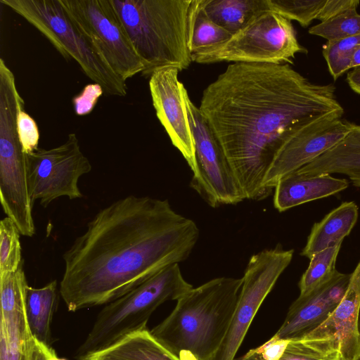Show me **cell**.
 I'll return each instance as SVG.
<instances>
[{
    "label": "cell",
    "instance_id": "38",
    "mask_svg": "<svg viewBox=\"0 0 360 360\" xmlns=\"http://www.w3.org/2000/svg\"><path fill=\"white\" fill-rule=\"evenodd\" d=\"M356 360H360V357H359L358 359H356Z\"/></svg>",
    "mask_w": 360,
    "mask_h": 360
},
{
    "label": "cell",
    "instance_id": "8",
    "mask_svg": "<svg viewBox=\"0 0 360 360\" xmlns=\"http://www.w3.org/2000/svg\"><path fill=\"white\" fill-rule=\"evenodd\" d=\"M307 53L299 43L291 21L269 10L226 41L192 54V60L202 64L227 61L290 65L296 54Z\"/></svg>",
    "mask_w": 360,
    "mask_h": 360
},
{
    "label": "cell",
    "instance_id": "25",
    "mask_svg": "<svg viewBox=\"0 0 360 360\" xmlns=\"http://www.w3.org/2000/svg\"><path fill=\"white\" fill-rule=\"evenodd\" d=\"M280 360H341L340 345L334 339L305 336L290 340Z\"/></svg>",
    "mask_w": 360,
    "mask_h": 360
},
{
    "label": "cell",
    "instance_id": "30",
    "mask_svg": "<svg viewBox=\"0 0 360 360\" xmlns=\"http://www.w3.org/2000/svg\"><path fill=\"white\" fill-rule=\"evenodd\" d=\"M312 35L321 37L328 41L360 35V14L351 9L328 20L322 22L309 30Z\"/></svg>",
    "mask_w": 360,
    "mask_h": 360
},
{
    "label": "cell",
    "instance_id": "13",
    "mask_svg": "<svg viewBox=\"0 0 360 360\" xmlns=\"http://www.w3.org/2000/svg\"><path fill=\"white\" fill-rule=\"evenodd\" d=\"M349 131L350 122L338 115L293 129L275 154L264 186L271 193L281 178L311 162L341 141Z\"/></svg>",
    "mask_w": 360,
    "mask_h": 360
},
{
    "label": "cell",
    "instance_id": "15",
    "mask_svg": "<svg viewBox=\"0 0 360 360\" xmlns=\"http://www.w3.org/2000/svg\"><path fill=\"white\" fill-rule=\"evenodd\" d=\"M28 285L22 264L0 274V360H30L34 337L26 316Z\"/></svg>",
    "mask_w": 360,
    "mask_h": 360
},
{
    "label": "cell",
    "instance_id": "21",
    "mask_svg": "<svg viewBox=\"0 0 360 360\" xmlns=\"http://www.w3.org/2000/svg\"><path fill=\"white\" fill-rule=\"evenodd\" d=\"M79 360H178L147 328L132 333L116 343Z\"/></svg>",
    "mask_w": 360,
    "mask_h": 360
},
{
    "label": "cell",
    "instance_id": "35",
    "mask_svg": "<svg viewBox=\"0 0 360 360\" xmlns=\"http://www.w3.org/2000/svg\"><path fill=\"white\" fill-rule=\"evenodd\" d=\"M346 81L350 89L360 95V66L347 73Z\"/></svg>",
    "mask_w": 360,
    "mask_h": 360
},
{
    "label": "cell",
    "instance_id": "22",
    "mask_svg": "<svg viewBox=\"0 0 360 360\" xmlns=\"http://www.w3.org/2000/svg\"><path fill=\"white\" fill-rule=\"evenodd\" d=\"M57 301L56 280L41 288L27 287L25 307L30 331L34 338L48 345L51 343V326Z\"/></svg>",
    "mask_w": 360,
    "mask_h": 360
},
{
    "label": "cell",
    "instance_id": "11",
    "mask_svg": "<svg viewBox=\"0 0 360 360\" xmlns=\"http://www.w3.org/2000/svg\"><path fill=\"white\" fill-rule=\"evenodd\" d=\"M25 164L31 200L33 204L39 200L44 207L62 196L70 200L82 198L79 179L91 171V165L74 133L68 134L59 146L39 148L25 155Z\"/></svg>",
    "mask_w": 360,
    "mask_h": 360
},
{
    "label": "cell",
    "instance_id": "5",
    "mask_svg": "<svg viewBox=\"0 0 360 360\" xmlns=\"http://www.w3.org/2000/svg\"><path fill=\"white\" fill-rule=\"evenodd\" d=\"M193 288L179 264L160 270L128 292L106 304L79 347L77 358L102 350L146 328L152 314L164 302L178 300Z\"/></svg>",
    "mask_w": 360,
    "mask_h": 360
},
{
    "label": "cell",
    "instance_id": "12",
    "mask_svg": "<svg viewBox=\"0 0 360 360\" xmlns=\"http://www.w3.org/2000/svg\"><path fill=\"white\" fill-rule=\"evenodd\" d=\"M188 121L193 136L197 172L191 186L211 207L235 205L245 197L228 159L199 108L186 89L184 93Z\"/></svg>",
    "mask_w": 360,
    "mask_h": 360
},
{
    "label": "cell",
    "instance_id": "3",
    "mask_svg": "<svg viewBox=\"0 0 360 360\" xmlns=\"http://www.w3.org/2000/svg\"><path fill=\"white\" fill-rule=\"evenodd\" d=\"M243 278L219 277L192 288L150 333L178 360H210L236 309Z\"/></svg>",
    "mask_w": 360,
    "mask_h": 360
},
{
    "label": "cell",
    "instance_id": "19",
    "mask_svg": "<svg viewBox=\"0 0 360 360\" xmlns=\"http://www.w3.org/2000/svg\"><path fill=\"white\" fill-rule=\"evenodd\" d=\"M297 171L304 176L344 174L360 188V124L350 122V131L341 141Z\"/></svg>",
    "mask_w": 360,
    "mask_h": 360
},
{
    "label": "cell",
    "instance_id": "20",
    "mask_svg": "<svg viewBox=\"0 0 360 360\" xmlns=\"http://www.w3.org/2000/svg\"><path fill=\"white\" fill-rule=\"evenodd\" d=\"M358 217L359 207L354 201L342 202L314 224L300 255L310 259L317 252L342 243L355 226Z\"/></svg>",
    "mask_w": 360,
    "mask_h": 360
},
{
    "label": "cell",
    "instance_id": "2",
    "mask_svg": "<svg viewBox=\"0 0 360 360\" xmlns=\"http://www.w3.org/2000/svg\"><path fill=\"white\" fill-rule=\"evenodd\" d=\"M200 236L167 200L129 195L99 210L63 255L60 294L70 311L108 304L186 260Z\"/></svg>",
    "mask_w": 360,
    "mask_h": 360
},
{
    "label": "cell",
    "instance_id": "36",
    "mask_svg": "<svg viewBox=\"0 0 360 360\" xmlns=\"http://www.w3.org/2000/svg\"><path fill=\"white\" fill-rule=\"evenodd\" d=\"M360 66V45L355 49L351 61L350 69Z\"/></svg>",
    "mask_w": 360,
    "mask_h": 360
},
{
    "label": "cell",
    "instance_id": "7",
    "mask_svg": "<svg viewBox=\"0 0 360 360\" xmlns=\"http://www.w3.org/2000/svg\"><path fill=\"white\" fill-rule=\"evenodd\" d=\"M25 103L15 77H0V200L4 213L21 235L32 237L35 226L25 164L17 130V117Z\"/></svg>",
    "mask_w": 360,
    "mask_h": 360
},
{
    "label": "cell",
    "instance_id": "24",
    "mask_svg": "<svg viewBox=\"0 0 360 360\" xmlns=\"http://www.w3.org/2000/svg\"><path fill=\"white\" fill-rule=\"evenodd\" d=\"M341 245L340 243L328 248L309 259V266L298 283L300 296L308 295L333 277L338 271L335 264Z\"/></svg>",
    "mask_w": 360,
    "mask_h": 360
},
{
    "label": "cell",
    "instance_id": "16",
    "mask_svg": "<svg viewBox=\"0 0 360 360\" xmlns=\"http://www.w3.org/2000/svg\"><path fill=\"white\" fill-rule=\"evenodd\" d=\"M350 276L351 274L337 271L333 278L308 295H299L274 336L282 340H298L319 328L340 304L347 289Z\"/></svg>",
    "mask_w": 360,
    "mask_h": 360
},
{
    "label": "cell",
    "instance_id": "10",
    "mask_svg": "<svg viewBox=\"0 0 360 360\" xmlns=\"http://www.w3.org/2000/svg\"><path fill=\"white\" fill-rule=\"evenodd\" d=\"M294 250L280 245L253 255L244 271L238 301L227 333L210 360H233L264 299L290 264Z\"/></svg>",
    "mask_w": 360,
    "mask_h": 360
},
{
    "label": "cell",
    "instance_id": "17",
    "mask_svg": "<svg viewBox=\"0 0 360 360\" xmlns=\"http://www.w3.org/2000/svg\"><path fill=\"white\" fill-rule=\"evenodd\" d=\"M359 311L360 260L340 304L322 325L306 337L334 339L340 345L341 360H356L360 357Z\"/></svg>",
    "mask_w": 360,
    "mask_h": 360
},
{
    "label": "cell",
    "instance_id": "37",
    "mask_svg": "<svg viewBox=\"0 0 360 360\" xmlns=\"http://www.w3.org/2000/svg\"><path fill=\"white\" fill-rule=\"evenodd\" d=\"M233 360H252V359L248 358L247 356H245V354H244L243 356H242L239 358H237V359H234Z\"/></svg>",
    "mask_w": 360,
    "mask_h": 360
},
{
    "label": "cell",
    "instance_id": "31",
    "mask_svg": "<svg viewBox=\"0 0 360 360\" xmlns=\"http://www.w3.org/2000/svg\"><path fill=\"white\" fill-rule=\"evenodd\" d=\"M19 141L24 154H30L39 147V132L35 120L22 108L17 117Z\"/></svg>",
    "mask_w": 360,
    "mask_h": 360
},
{
    "label": "cell",
    "instance_id": "28",
    "mask_svg": "<svg viewBox=\"0 0 360 360\" xmlns=\"http://www.w3.org/2000/svg\"><path fill=\"white\" fill-rule=\"evenodd\" d=\"M20 233L13 221L6 217L0 221V274L13 272L23 264Z\"/></svg>",
    "mask_w": 360,
    "mask_h": 360
},
{
    "label": "cell",
    "instance_id": "33",
    "mask_svg": "<svg viewBox=\"0 0 360 360\" xmlns=\"http://www.w3.org/2000/svg\"><path fill=\"white\" fill-rule=\"evenodd\" d=\"M103 91L102 87L96 83L86 86L81 94L72 99L75 113L84 115L91 112Z\"/></svg>",
    "mask_w": 360,
    "mask_h": 360
},
{
    "label": "cell",
    "instance_id": "1",
    "mask_svg": "<svg viewBox=\"0 0 360 360\" xmlns=\"http://www.w3.org/2000/svg\"><path fill=\"white\" fill-rule=\"evenodd\" d=\"M335 86L311 82L289 64L233 63L203 91L198 108L245 200H262L270 165L295 128L342 117Z\"/></svg>",
    "mask_w": 360,
    "mask_h": 360
},
{
    "label": "cell",
    "instance_id": "26",
    "mask_svg": "<svg viewBox=\"0 0 360 360\" xmlns=\"http://www.w3.org/2000/svg\"><path fill=\"white\" fill-rule=\"evenodd\" d=\"M231 34L213 22L202 8V0L195 15L189 49L191 54L211 49L226 40Z\"/></svg>",
    "mask_w": 360,
    "mask_h": 360
},
{
    "label": "cell",
    "instance_id": "32",
    "mask_svg": "<svg viewBox=\"0 0 360 360\" xmlns=\"http://www.w3.org/2000/svg\"><path fill=\"white\" fill-rule=\"evenodd\" d=\"M289 342L273 336L261 346L249 350L245 356L252 360H280Z\"/></svg>",
    "mask_w": 360,
    "mask_h": 360
},
{
    "label": "cell",
    "instance_id": "23",
    "mask_svg": "<svg viewBox=\"0 0 360 360\" xmlns=\"http://www.w3.org/2000/svg\"><path fill=\"white\" fill-rule=\"evenodd\" d=\"M202 8L213 22L231 34L269 11L266 0H202Z\"/></svg>",
    "mask_w": 360,
    "mask_h": 360
},
{
    "label": "cell",
    "instance_id": "9",
    "mask_svg": "<svg viewBox=\"0 0 360 360\" xmlns=\"http://www.w3.org/2000/svg\"><path fill=\"white\" fill-rule=\"evenodd\" d=\"M77 27L95 44L122 80L145 70L110 0H59Z\"/></svg>",
    "mask_w": 360,
    "mask_h": 360
},
{
    "label": "cell",
    "instance_id": "27",
    "mask_svg": "<svg viewBox=\"0 0 360 360\" xmlns=\"http://www.w3.org/2000/svg\"><path fill=\"white\" fill-rule=\"evenodd\" d=\"M269 10L304 27L314 20H321L326 0H266Z\"/></svg>",
    "mask_w": 360,
    "mask_h": 360
},
{
    "label": "cell",
    "instance_id": "18",
    "mask_svg": "<svg viewBox=\"0 0 360 360\" xmlns=\"http://www.w3.org/2000/svg\"><path fill=\"white\" fill-rule=\"evenodd\" d=\"M346 179L329 174L304 176L297 171L281 178L274 187V205L279 212L335 195L349 186Z\"/></svg>",
    "mask_w": 360,
    "mask_h": 360
},
{
    "label": "cell",
    "instance_id": "4",
    "mask_svg": "<svg viewBox=\"0 0 360 360\" xmlns=\"http://www.w3.org/2000/svg\"><path fill=\"white\" fill-rule=\"evenodd\" d=\"M143 62V75L173 66L187 69L189 45L200 0H110Z\"/></svg>",
    "mask_w": 360,
    "mask_h": 360
},
{
    "label": "cell",
    "instance_id": "34",
    "mask_svg": "<svg viewBox=\"0 0 360 360\" xmlns=\"http://www.w3.org/2000/svg\"><path fill=\"white\" fill-rule=\"evenodd\" d=\"M30 360H67L58 356L55 350L34 338Z\"/></svg>",
    "mask_w": 360,
    "mask_h": 360
},
{
    "label": "cell",
    "instance_id": "29",
    "mask_svg": "<svg viewBox=\"0 0 360 360\" xmlns=\"http://www.w3.org/2000/svg\"><path fill=\"white\" fill-rule=\"evenodd\" d=\"M359 45L360 35L329 40L323 46V56L335 81L350 69L353 53Z\"/></svg>",
    "mask_w": 360,
    "mask_h": 360
},
{
    "label": "cell",
    "instance_id": "14",
    "mask_svg": "<svg viewBox=\"0 0 360 360\" xmlns=\"http://www.w3.org/2000/svg\"><path fill=\"white\" fill-rule=\"evenodd\" d=\"M179 72L173 66L155 70L149 76V88L158 120L174 146L179 150L195 174V143L184 101L186 88L179 80Z\"/></svg>",
    "mask_w": 360,
    "mask_h": 360
},
{
    "label": "cell",
    "instance_id": "6",
    "mask_svg": "<svg viewBox=\"0 0 360 360\" xmlns=\"http://www.w3.org/2000/svg\"><path fill=\"white\" fill-rule=\"evenodd\" d=\"M39 30L66 60L112 96L127 94L126 82L111 69L89 38L72 22L59 0H0Z\"/></svg>",
    "mask_w": 360,
    "mask_h": 360
}]
</instances>
